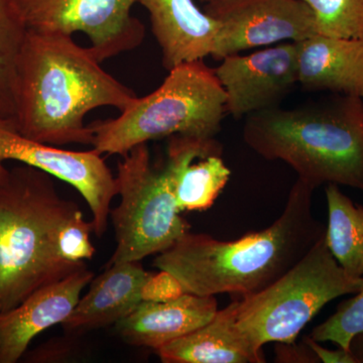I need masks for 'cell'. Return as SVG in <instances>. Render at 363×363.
<instances>
[{
    "mask_svg": "<svg viewBox=\"0 0 363 363\" xmlns=\"http://www.w3.org/2000/svg\"><path fill=\"white\" fill-rule=\"evenodd\" d=\"M315 190L298 178L285 209L271 226L233 241L189 231L157 255L152 266L169 272L193 295L245 297L259 292L290 271L324 235L326 226L313 213Z\"/></svg>",
    "mask_w": 363,
    "mask_h": 363,
    "instance_id": "1",
    "label": "cell"
},
{
    "mask_svg": "<svg viewBox=\"0 0 363 363\" xmlns=\"http://www.w3.org/2000/svg\"><path fill=\"white\" fill-rule=\"evenodd\" d=\"M72 35L28 30L18 64L14 128L60 145H92L85 116L100 107L123 111L138 95L107 73Z\"/></svg>",
    "mask_w": 363,
    "mask_h": 363,
    "instance_id": "2",
    "label": "cell"
},
{
    "mask_svg": "<svg viewBox=\"0 0 363 363\" xmlns=\"http://www.w3.org/2000/svg\"><path fill=\"white\" fill-rule=\"evenodd\" d=\"M242 138L267 161H283L315 189L335 184L363 191V99L334 94L292 109L248 116Z\"/></svg>",
    "mask_w": 363,
    "mask_h": 363,
    "instance_id": "3",
    "label": "cell"
},
{
    "mask_svg": "<svg viewBox=\"0 0 363 363\" xmlns=\"http://www.w3.org/2000/svg\"><path fill=\"white\" fill-rule=\"evenodd\" d=\"M52 178L21 164L0 180V314L86 266L59 255L60 230L80 208Z\"/></svg>",
    "mask_w": 363,
    "mask_h": 363,
    "instance_id": "4",
    "label": "cell"
},
{
    "mask_svg": "<svg viewBox=\"0 0 363 363\" xmlns=\"http://www.w3.org/2000/svg\"><path fill=\"white\" fill-rule=\"evenodd\" d=\"M154 92L136 97L121 116L89 124L93 150L124 157L136 145L173 135L212 138L221 130L226 96L204 60L169 70Z\"/></svg>",
    "mask_w": 363,
    "mask_h": 363,
    "instance_id": "5",
    "label": "cell"
},
{
    "mask_svg": "<svg viewBox=\"0 0 363 363\" xmlns=\"http://www.w3.org/2000/svg\"><path fill=\"white\" fill-rule=\"evenodd\" d=\"M362 288L363 277H351L339 266L324 234L278 281L234 301L235 324L259 350L267 343H294L322 308Z\"/></svg>",
    "mask_w": 363,
    "mask_h": 363,
    "instance_id": "6",
    "label": "cell"
},
{
    "mask_svg": "<svg viewBox=\"0 0 363 363\" xmlns=\"http://www.w3.org/2000/svg\"><path fill=\"white\" fill-rule=\"evenodd\" d=\"M116 178L121 203L109 217L116 248L107 266L140 262L169 250L190 231L177 207L169 172L152 166L147 143L123 157Z\"/></svg>",
    "mask_w": 363,
    "mask_h": 363,
    "instance_id": "7",
    "label": "cell"
},
{
    "mask_svg": "<svg viewBox=\"0 0 363 363\" xmlns=\"http://www.w3.org/2000/svg\"><path fill=\"white\" fill-rule=\"evenodd\" d=\"M28 30L87 35L102 63L143 44L145 28L131 14L138 0H13Z\"/></svg>",
    "mask_w": 363,
    "mask_h": 363,
    "instance_id": "8",
    "label": "cell"
},
{
    "mask_svg": "<svg viewBox=\"0 0 363 363\" xmlns=\"http://www.w3.org/2000/svg\"><path fill=\"white\" fill-rule=\"evenodd\" d=\"M7 161L42 169L75 188L90 208L93 233L98 238L106 233L117 183L96 150L75 152L30 140L13 123L0 119V180L9 172L4 164Z\"/></svg>",
    "mask_w": 363,
    "mask_h": 363,
    "instance_id": "9",
    "label": "cell"
},
{
    "mask_svg": "<svg viewBox=\"0 0 363 363\" xmlns=\"http://www.w3.org/2000/svg\"><path fill=\"white\" fill-rule=\"evenodd\" d=\"M204 11L219 23L212 58L285 42L297 43L315 33L311 9L302 0H216Z\"/></svg>",
    "mask_w": 363,
    "mask_h": 363,
    "instance_id": "10",
    "label": "cell"
},
{
    "mask_svg": "<svg viewBox=\"0 0 363 363\" xmlns=\"http://www.w3.org/2000/svg\"><path fill=\"white\" fill-rule=\"evenodd\" d=\"M235 119L278 107L298 83L297 45L281 43L247 56L231 55L214 68Z\"/></svg>",
    "mask_w": 363,
    "mask_h": 363,
    "instance_id": "11",
    "label": "cell"
},
{
    "mask_svg": "<svg viewBox=\"0 0 363 363\" xmlns=\"http://www.w3.org/2000/svg\"><path fill=\"white\" fill-rule=\"evenodd\" d=\"M94 278L87 267L35 291L11 311L0 314V363H16L35 336L70 316Z\"/></svg>",
    "mask_w": 363,
    "mask_h": 363,
    "instance_id": "12",
    "label": "cell"
},
{
    "mask_svg": "<svg viewBox=\"0 0 363 363\" xmlns=\"http://www.w3.org/2000/svg\"><path fill=\"white\" fill-rule=\"evenodd\" d=\"M221 155L222 145L215 138L169 136L164 166L179 211H204L214 204L231 176Z\"/></svg>",
    "mask_w": 363,
    "mask_h": 363,
    "instance_id": "13",
    "label": "cell"
},
{
    "mask_svg": "<svg viewBox=\"0 0 363 363\" xmlns=\"http://www.w3.org/2000/svg\"><path fill=\"white\" fill-rule=\"evenodd\" d=\"M150 14L152 32L167 71L185 62L211 57L219 23L194 0H138Z\"/></svg>",
    "mask_w": 363,
    "mask_h": 363,
    "instance_id": "14",
    "label": "cell"
},
{
    "mask_svg": "<svg viewBox=\"0 0 363 363\" xmlns=\"http://www.w3.org/2000/svg\"><path fill=\"white\" fill-rule=\"evenodd\" d=\"M217 311L214 296L185 293L162 302L142 301L114 327L124 342L156 350L208 323Z\"/></svg>",
    "mask_w": 363,
    "mask_h": 363,
    "instance_id": "15",
    "label": "cell"
},
{
    "mask_svg": "<svg viewBox=\"0 0 363 363\" xmlns=\"http://www.w3.org/2000/svg\"><path fill=\"white\" fill-rule=\"evenodd\" d=\"M296 45L303 89L363 99V39L314 35Z\"/></svg>",
    "mask_w": 363,
    "mask_h": 363,
    "instance_id": "16",
    "label": "cell"
},
{
    "mask_svg": "<svg viewBox=\"0 0 363 363\" xmlns=\"http://www.w3.org/2000/svg\"><path fill=\"white\" fill-rule=\"evenodd\" d=\"M150 274L140 262L109 264L92 279L89 291L61 326L68 332H82L116 325L142 302L143 286Z\"/></svg>",
    "mask_w": 363,
    "mask_h": 363,
    "instance_id": "17",
    "label": "cell"
},
{
    "mask_svg": "<svg viewBox=\"0 0 363 363\" xmlns=\"http://www.w3.org/2000/svg\"><path fill=\"white\" fill-rule=\"evenodd\" d=\"M154 351L164 363L266 362L262 350L236 326L234 301L200 328Z\"/></svg>",
    "mask_w": 363,
    "mask_h": 363,
    "instance_id": "18",
    "label": "cell"
},
{
    "mask_svg": "<svg viewBox=\"0 0 363 363\" xmlns=\"http://www.w3.org/2000/svg\"><path fill=\"white\" fill-rule=\"evenodd\" d=\"M328 223L327 247L339 266L354 278L363 277V205L357 204L335 184L325 190Z\"/></svg>",
    "mask_w": 363,
    "mask_h": 363,
    "instance_id": "19",
    "label": "cell"
},
{
    "mask_svg": "<svg viewBox=\"0 0 363 363\" xmlns=\"http://www.w3.org/2000/svg\"><path fill=\"white\" fill-rule=\"evenodd\" d=\"M28 30L13 0H0V119L13 124L18 59Z\"/></svg>",
    "mask_w": 363,
    "mask_h": 363,
    "instance_id": "20",
    "label": "cell"
},
{
    "mask_svg": "<svg viewBox=\"0 0 363 363\" xmlns=\"http://www.w3.org/2000/svg\"><path fill=\"white\" fill-rule=\"evenodd\" d=\"M311 9L315 33L363 39V0H302Z\"/></svg>",
    "mask_w": 363,
    "mask_h": 363,
    "instance_id": "21",
    "label": "cell"
},
{
    "mask_svg": "<svg viewBox=\"0 0 363 363\" xmlns=\"http://www.w3.org/2000/svg\"><path fill=\"white\" fill-rule=\"evenodd\" d=\"M363 332V288L338 306L335 313L313 329L311 337L317 342H332L350 350L352 339Z\"/></svg>",
    "mask_w": 363,
    "mask_h": 363,
    "instance_id": "22",
    "label": "cell"
},
{
    "mask_svg": "<svg viewBox=\"0 0 363 363\" xmlns=\"http://www.w3.org/2000/svg\"><path fill=\"white\" fill-rule=\"evenodd\" d=\"M93 231L91 222H87L79 210L60 230L57 247L59 255L67 262L82 264L94 255L95 248L90 240Z\"/></svg>",
    "mask_w": 363,
    "mask_h": 363,
    "instance_id": "23",
    "label": "cell"
},
{
    "mask_svg": "<svg viewBox=\"0 0 363 363\" xmlns=\"http://www.w3.org/2000/svg\"><path fill=\"white\" fill-rule=\"evenodd\" d=\"M183 294H185V291L181 284L169 272H150L143 286L142 300L162 302L180 297Z\"/></svg>",
    "mask_w": 363,
    "mask_h": 363,
    "instance_id": "24",
    "label": "cell"
},
{
    "mask_svg": "<svg viewBox=\"0 0 363 363\" xmlns=\"http://www.w3.org/2000/svg\"><path fill=\"white\" fill-rule=\"evenodd\" d=\"M274 362L279 363H319L311 348L303 341L301 344L276 343Z\"/></svg>",
    "mask_w": 363,
    "mask_h": 363,
    "instance_id": "25",
    "label": "cell"
},
{
    "mask_svg": "<svg viewBox=\"0 0 363 363\" xmlns=\"http://www.w3.org/2000/svg\"><path fill=\"white\" fill-rule=\"evenodd\" d=\"M303 341L309 345V347L316 354L320 362L357 363V359L353 357L350 350H346L341 347H337L336 350H328V348L322 346L320 342L315 341L311 336H306Z\"/></svg>",
    "mask_w": 363,
    "mask_h": 363,
    "instance_id": "26",
    "label": "cell"
},
{
    "mask_svg": "<svg viewBox=\"0 0 363 363\" xmlns=\"http://www.w3.org/2000/svg\"><path fill=\"white\" fill-rule=\"evenodd\" d=\"M350 351L357 363H363V332L352 339Z\"/></svg>",
    "mask_w": 363,
    "mask_h": 363,
    "instance_id": "27",
    "label": "cell"
},
{
    "mask_svg": "<svg viewBox=\"0 0 363 363\" xmlns=\"http://www.w3.org/2000/svg\"><path fill=\"white\" fill-rule=\"evenodd\" d=\"M213 1H216V0H201V2H203V4H210V2H213Z\"/></svg>",
    "mask_w": 363,
    "mask_h": 363,
    "instance_id": "28",
    "label": "cell"
}]
</instances>
